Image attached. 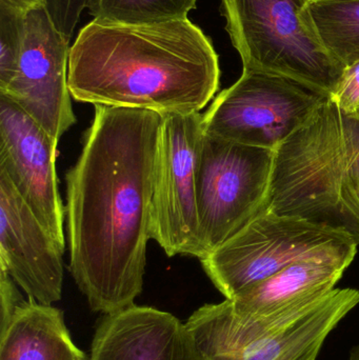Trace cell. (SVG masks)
I'll list each match as a JSON object with an SVG mask.
<instances>
[{
    "label": "cell",
    "mask_w": 359,
    "mask_h": 360,
    "mask_svg": "<svg viewBox=\"0 0 359 360\" xmlns=\"http://www.w3.org/2000/svg\"><path fill=\"white\" fill-rule=\"evenodd\" d=\"M274 152L204 133L197 173L198 259L266 211Z\"/></svg>",
    "instance_id": "cell-6"
},
{
    "label": "cell",
    "mask_w": 359,
    "mask_h": 360,
    "mask_svg": "<svg viewBox=\"0 0 359 360\" xmlns=\"http://www.w3.org/2000/svg\"><path fill=\"white\" fill-rule=\"evenodd\" d=\"M197 0H89L94 20L120 25H147L188 18Z\"/></svg>",
    "instance_id": "cell-17"
},
{
    "label": "cell",
    "mask_w": 359,
    "mask_h": 360,
    "mask_svg": "<svg viewBox=\"0 0 359 360\" xmlns=\"http://www.w3.org/2000/svg\"><path fill=\"white\" fill-rule=\"evenodd\" d=\"M25 17L0 8V91L12 82L18 69L25 31Z\"/></svg>",
    "instance_id": "cell-18"
},
{
    "label": "cell",
    "mask_w": 359,
    "mask_h": 360,
    "mask_svg": "<svg viewBox=\"0 0 359 360\" xmlns=\"http://www.w3.org/2000/svg\"><path fill=\"white\" fill-rule=\"evenodd\" d=\"M67 82L79 103L159 115L200 112L221 84L212 39L189 19L120 25L94 20L70 49Z\"/></svg>",
    "instance_id": "cell-2"
},
{
    "label": "cell",
    "mask_w": 359,
    "mask_h": 360,
    "mask_svg": "<svg viewBox=\"0 0 359 360\" xmlns=\"http://www.w3.org/2000/svg\"><path fill=\"white\" fill-rule=\"evenodd\" d=\"M12 277L0 269V331H4L18 307L25 302Z\"/></svg>",
    "instance_id": "cell-21"
},
{
    "label": "cell",
    "mask_w": 359,
    "mask_h": 360,
    "mask_svg": "<svg viewBox=\"0 0 359 360\" xmlns=\"http://www.w3.org/2000/svg\"><path fill=\"white\" fill-rule=\"evenodd\" d=\"M0 360H89L56 307L25 300L0 331Z\"/></svg>",
    "instance_id": "cell-15"
},
{
    "label": "cell",
    "mask_w": 359,
    "mask_h": 360,
    "mask_svg": "<svg viewBox=\"0 0 359 360\" xmlns=\"http://www.w3.org/2000/svg\"><path fill=\"white\" fill-rule=\"evenodd\" d=\"M358 243L331 245L293 262L269 278L238 292L231 300L240 312L265 315L335 289L358 254Z\"/></svg>",
    "instance_id": "cell-14"
},
{
    "label": "cell",
    "mask_w": 359,
    "mask_h": 360,
    "mask_svg": "<svg viewBox=\"0 0 359 360\" xmlns=\"http://www.w3.org/2000/svg\"><path fill=\"white\" fill-rule=\"evenodd\" d=\"M48 0H0V8L27 15L32 11L46 8Z\"/></svg>",
    "instance_id": "cell-22"
},
{
    "label": "cell",
    "mask_w": 359,
    "mask_h": 360,
    "mask_svg": "<svg viewBox=\"0 0 359 360\" xmlns=\"http://www.w3.org/2000/svg\"><path fill=\"white\" fill-rule=\"evenodd\" d=\"M358 304V290L350 288L265 315L244 314L225 300L200 307L185 326L208 360H316Z\"/></svg>",
    "instance_id": "cell-4"
},
{
    "label": "cell",
    "mask_w": 359,
    "mask_h": 360,
    "mask_svg": "<svg viewBox=\"0 0 359 360\" xmlns=\"http://www.w3.org/2000/svg\"><path fill=\"white\" fill-rule=\"evenodd\" d=\"M306 0H221L226 31L244 71L282 76L328 96L345 68L301 16Z\"/></svg>",
    "instance_id": "cell-5"
},
{
    "label": "cell",
    "mask_w": 359,
    "mask_h": 360,
    "mask_svg": "<svg viewBox=\"0 0 359 360\" xmlns=\"http://www.w3.org/2000/svg\"><path fill=\"white\" fill-rule=\"evenodd\" d=\"M70 39L46 8L27 13L18 69L0 94L16 103L57 143L76 124L67 82Z\"/></svg>",
    "instance_id": "cell-10"
},
{
    "label": "cell",
    "mask_w": 359,
    "mask_h": 360,
    "mask_svg": "<svg viewBox=\"0 0 359 360\" xmlns=\"http://www.w3.org/2000/svg\"><path fill=\"white\" fill-rule=\"evenodd\" d=\"M330 96L282 76L242 71L202 114L204 132L234 143L276 150Z\"/></svg>",
    "instance_id": "cell-7"
},
{
    "label": "cell",
    "mask_w": 359,
    "mask_h": 360,
    "mask_svg": "<svg viewBox=\"0 0 359 360\" xmlns=\"http://www.w3.org/2000/svg\"><path fill=\"white\" fill-rule=\"evenodd\" d=\"M58 143L16 103L0 94V171L40 224L65 247V207L56 174Z\"/></svg>",
    "instance_id": "cell-11"
},
{
    "label": "cell",
    "mask_w": 359,
    "mask_h": 360,
    "mask_svg": "<svg viewBox=\"0 0 359 360\" xmlns=\"http://www.w3.org/2000/svg\"><path fill=\"white\" fill-rule=\"evenodd\" d=\"M152 196L150 237L169 257L198 258L197 173L202 114L162 116Z\"/></svg>",
    "instance_id": "cell-9"
},
{
    "label": "cell",
    "mask_w": 359,
    "mask_h": 360,
    "mask_svg": "<svg viewBox=\"0 0 359 360\" xmlns=\"http://www.w3.org/2000/svg\"><path fill=\"white\" fill-rule=\"evenodd\" d=\"M301 16L345 69L359 60V0H306Z\"/></svg>",
    "instance_id": "cell-16"
},
{
    "label": "cell",
    "mask_w": 359,
    "mask_h": 360,
    "mask_svg": "<svg viewBox=\"0 0 359 360\" xmlns=\"http://www.w3.org/2000/svg\"><path fill=\"white\" fill-rule=\"evenodd\" d=\"M266 211L349 234L359 245V120L329 98L274 152Z\"/></svg>",
    "instance_id": "cell-3"
},
{
    "label": "cell",
    "mask_w": 359,
    "mask_h": 360,
    "mask_svg": "<svg viewBox=\"0 0 359 360\" xmlns=\"http://www.w3.org/2000/svg\"><path fill=\"white\" fill-rule=\"evenodd\" d=\"M89 0H48L46 10L57 29L71 39Z\"/></svg>",
    "instance_id": "cell-19"
},
{
    "label": "cell",
    "mask_w": 359,
    "mask_h": 360,
    "mask_svg": "<svg viewBox=\"0 0 359 360\" xmlns=\"http://www.w3.org/2000/svg\"><path fill=\"white\" fill-rule=\"evenodd\" d=\"M65 250L0 171V269L27 300L46 306L61 300Z\"/></svg>",
    "instance_id": "cell-12"
},
{
    "label": "cell",
    "mask_w": 359,
    "mask_h": 360,
    "mask_svg": "<svg viewBox=\"0 0 359 360\" xmlns=\"http://www.w3.org/2000/svg\"><path fill=\"white\" fill-rule=\"evenodd\" d=\"M348 360H359V346L354 347L352 349Z\"/></svg>",
    "instance_id": "cell-23"
},
{
    "label": "cell",
    "mask_w": 359,
    "mask_h": 360,
    "mask_svg": "<svg viewBox=\"0 0 359 360\" xmlns=\"http://www.w3.org/2000/svg\"><path fill=\"white\" fill-rule=\"evenodd\" d=\"M89 360L208 359L174 315L133 304L100 317Z\"/></svg>",
    "instance_id": "cell-13"
},
{
    "label": "cell",
    "mask_w": 359,
    "mask_h": 360,
    "mask_svg": "<svg viewBox=\"0 0 359 360\" xmlns=\"http://www.w3.org/2000/svg\"><path fill=\"white\" fill-rule=\"evenodd\" d=\"M330 98L346 115L351 117L356 115L359 107V60L346 68Z\"/></svg>",
    "instance_id": "cell-20"
},
{
    "label": "cell",
    "mask_w": 359,
    "mask_h": 360,
    "mask_svg": "<svg viewBox=\"0 0 359 360\" xmlns=\"http://www.w3.org/2000/svg\"><path fill=\"white\" fill-rule=\"evenodd\" d=\"M354 117L358 118V120H359V107L358 109V112H356V115L354 116Z\"/></svg>",
    "instance_id": "cell-24"
},
{
    "label": "cell",
    "mask_w": 359,
    "mask_h": 360,
    "mask_svg": "<svg viewBox=\"0 0 359 360\" xmlns=\"http://www.w3.org/2000/svg\"><path fill=\"white\" fill-rule=\"evenodd\" d=\"M162 120L147 110L95 105L65 175L70 272L93 312H119L143 292Z\"/></svg>",
    "instance_id": "cell-1"
},
{
    "label": "cell",
    "mask_w": 359,
    "mask_h": 360,
    "mask_svg": "<svg viewBox=\"0 0 359 360\" xmlns=\"http://www.w3.org/2000/svg\"><path fill=\"white\" fill-rule=\"evenodd\" d=\"M351 240L341 231L265 211L200 262L215 288L232 300L297 260Z\"/></svg>",
    "instance_id": "cell-8"
}]
</instances>
